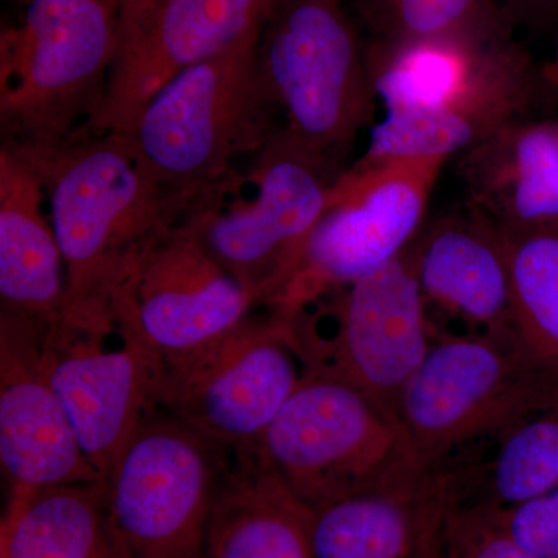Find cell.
<instances>
[{"label": "cell", "mask_w": 558, "mask_h": 558, "mask_svg": "<svg viewBox=\"0 0 558 558\" xmlns=\"http://www.w3.org/2000/svg\"><path fill=\"white\" fill-rule=\"evenodd\" d=\"M38 174L65 267L61 317L117 325L113 303L146 248L179 223L185 202L159 185L130 140L80 132L49 146L10 148Z\"/></svg>", "instance_id": "cell-1"}, {"label": "cell", "mask_w": 558, "mask_h": 558, "mask_svg": "<svg viewBox=\"0 0 558 558\" xmlns=\"http://www.w3.org/2000/svg\"><path fill=\"white\" fill-rule=\"evenodd\" d=\"M387 116L371 132L374 159L449 160L527 120L542 72L512 33L483 39L366 46Z\"/></svg>", "instance_id": "cell-2"}, {"label": "cell", "mask_w": 558, "mask_h": 558, "mask_svg": "<svg viewBox=\"0 0 558 558\" xmlns=\"http://www.w3.org/2000/svg\"><path fill=\"white\" fill-rule=\"evenodd\" d=\"M247 174L202 194L180 223L258 307L281 300L341 170L279 128Z\"/></svg>", "instance_id": "cell-3"}, {"label": "cell", "mask_w": 558, "mask_h": 558, "mask_svg": "<svg viewBox=\"0 0 558 558\" xmlns=\"http://www.w3.org/2000/svg\"><path fill=\"white\" fill-rule=\"evenodd\" d=\"M259 38L180 73L124 135L143 170L189 209L236 175V160L258 154L281 128L260 78Z\"/></svg>", "instance_id": "cell-4"}, {"label": "cell", "mask_w": 558, "mask_h": 558, "mask_svg": "<svg viewBox=\"0 0 558 558\" xmlns=\"http://www.w3.org/2000/svg\"><path fill=\"white\" fill-rule=\"evenodd\" d=\"M121 0H32L0 36L2 146L35 148L86 130L105 100Z\"/></svg>", "instance_id": "cell-5"}, {"label": "cell", "mask_w": 558, "mask_h": 558, "mask_svg": "<svg viewBox=\"0 0 558 558\" xmlns=\"http://www.w3.org/2000/svg\"><path fill=\"white\" fill-rule=\"evenodd\" d=\"M275 312L304 376L347 384L399 422L400 399L435 336L411 245L354 282L296 310Z\"/></svg>", "instance_id": "cell-6"}, {"label": "cell", "mask_w": 558, "mask_h": 558, "mask_svg": "<svg viewBox=\"0 0 558 558\" xmlns=\"http://www.w3.org/2000/svg\"><path fill=\"white\" fill-rule=\"evenodd\" d=\"M248 451L311 509L433 476L398 421L357 389L317 376H304Z\"/></svg>", "instance_id": "cell-7"}, {"label": "cell", "mask_w": 558, "mask_h": 558, "mask_svg": "<svg viewBox=\"0 0 558 558\" xmlns=\"http://www.w3.org/2000/svg\"><path fill=\"white\" fill-rule=\"evenodd\" d=\"M260 78L293 138L344 171L374 119L366 46L343 0H274L260 32Z\"/></svg>", "instance_id": "cell-8"}, {"label": "cell", "mask_w": 558, "mask_h": 558, "mask_svg": "<svg viewBox=\"0 0 558 558\" xmlns=\"http://www.w3.org/2000/svg\"><path fill=\"white\" fill-rule=\"evenodd\" d=\"M557 399L558 379L532 365L513 341L435 329L400 399L398 418L418 468L435 475L459 447L497 439Z\"/></svg>", "instance_id": "cell-9"}, {"label": "cell", "mask_w": 558, "mask_h": 558, "mask_svg": "<svg viewBox=\"0 0 558 558\" xmlns=\"http://www.w3.org/2000/svg\"><path fill=\"white\" fill-rule=\"evenodd\" d=\"M219 451L178 418H145L105 481L121 557L204 558L226 470Z\"/></svg>", "instance_id": "cell-10"}, {"label": "cell", "mask_w": 558, "mask_h": 558, "mask_svg": "<svg viewBox=\"0 0 558 558\" xmlns=\"http://www.w3.org/2000/svg\"><path fill=\"white\" fill-rule=\"evenodd\" d=\"M267 311L190 354L161 362L156 409L220 450L252 449L304 379L284 322Z\"/></svg>", "instance_id": "cell-11"}, {"label": "cell", "mask_w": 558, "mask_h": 558, "mask_svg": "<svg viewBox=\"0 0 558 558\" xmlns=\"http://www.w3.org/2000/svg\"><path fill=\"white\" fill-rule=\"evenodd\" d=\"M446 163L359 159L341 172L296 274L270 310H296L402 255L416 241Z\"/></svg>", "instance_id": "cell-12"}, {"label": "cell", "mask_w": 558, "mask_h": 558, "mask_svg": "<svg viewBox=\"0 0 558 558\" xmlns=\"http://www.w3.org/2000/svg\"><path fill=\"white\" fill-rule=\"evenodd\" d=\"M43 368L102 481L156 411L161 360L119 325L58 318L39 330Z\"/></svg>", "instance_id": "cell-13"}, {"label": "cell", "mask_w": 558, "mask_h": 558, "mask_svg": "<svg viewBox=\"0 0 558 558\" xmlns=\"http://www.w3.org/2000/svg\"><path fill=\"white\" fill-rule=\"evenodd\" d=\"M274 0H121L105 100L83 132L128 135L180 73L263 32Z\"/></svg>", "instance_id": "cell-14"}, {"label": "cell", "mask_w": 558, "mask_h": 558, "mask_svg": "<svg viewBox=\"0 0 558 558\" xmlns=\"http://www.w3.org/2000/svg\"><path fill=\"white\" fill-rule=\"evenodd\" d=\"M255 299L182 223L146 248L113 303L117 325L165 362L236 328Z\"/></svg>", "instance_id": "cell-15"}, {"label": "cell", "mask_w": 558, "mask_h": 558, "mask_svg": "<svg viewBox=\"0 0 558 558\" xmlns=\"http://www.w3.org/2000/svg\"><path fill=\"white\" fill-rule=\"evenodd\" d=\"M0 465L9 495L102 481L44 374L38 326L2 310Z\"/></svg>", "instance_id": "cell-16"}, {"label": "cell", "mask_w": 558, "mask_h": 558, "mask_svg": "<svg viewBox=\"0 0 558 558\" xmlns=\"http://www.w3.org/2000/svg\"><path fill=\"white\" fill-rule=\"evenodd\" d=\"M411 255L427 307L465 323V332L513 341L505 231L468 205L436 219Z\"/></svg>", "instance_id": "cell-17"}, {"label": "cell", "mask_w": 558, "mask_h": 558, "mask_svg": "<svg viewBox=\"0 0 558 558\" xmlns=\"http://www.w3.org/2000/svg\"><path fill=\"white\" fill-rule=\"evenodd\" d=\"M468 205L501 230L558 223V124H510L461 154Z\"/></svg>", "instance_id": "cell-18"}, {"label": "cell", "mask_w": 558, "mask_h": 558, "mask_svg": "<svg viewBox=\"0 0 558 558\" xmlns=\"http://www.w3.org/2000/svg\"><path fill=\"white\" fill-rule=\"evenodd\" d=\"M43 183L27 161L0 148V300L2 311L31 319L38 329L61 317L65 267Z\"/></svg>", "instance_id": "cell-19"}, {"label": "cell", "mask_w": 558, "mask_h": 558, "mask_svg": "<svg viewBox=\"0 0 558 558\" xmlns=\"http://www.w3.org/2000/svg\"><path fill=\"white\" fill-rule=\"evenodd\" d=\"M223 470L204 558H314L312 510L248 450Z\"/></svg>", "instance_id": "cell-20"}, {"label": "cell", "mask_w": 558, "mask_h": 558, "mask_svg": "<svg viewBox=\"0 0 558 558\" xmlns=\"http://www.w3.org/2000/svg\"><path fill=\"white\" fill-rule=\"evenodd\" d=\"M446 501V481L433 475L311 509L314 558H414Z\"/></svg>", "instance_id": "cell-21"}, {"label": "cell", "mask_w": 558, "mask_h": 558, "mask_svg": "<svg viewBox=\"0 0 558 558\" xmlns=\"http://www.w3.org/2000/svg\"><path fill=\"white\" fill-rule=\"evenodd\" d=\"M0 550L9 558H123L106 513L105 481L9 495Z\"/></svg>", "instance_id": "cell-22"}, {"label": "cell", "mask_w": 558, "mask_h": 558, "mask_svg": "<svg viewBox=\"0 0 558 558\" xmlns=\"http://www.w3.org/2000/svg\"><path fill=\"white\" fill-rule=\"evenodd\" d=\"M508 240L512 340L558 379V223L502 230Z\"/></svg>", "instance_id": "cell-23"}, {"label": "cell", "mask_w": 558, "mask_h": 558, "mask_svg": "<svg viewBox=\"0 0 558 558\" xmlns=\"http://www.w3.org/2000/svg\"><path fill=\"white\" fill-rule=\"evenodd\" d=\"M371 46L483 39L512 33L499 0H357Z\"/></svg>", "instance_id": "cell-24"}, {"label": "cell", "mask_w": 558, "mask_h": 558, "mask_svg": "<svg viewBox=\"0 0 558 558\" xmlns=\"http://www.w3.org/2000/svg\"><path fill=\"white\" fill-rule=\"evenodd\" d=\"M484 492L470 502L509 509L558 487V399L497 438Z\"/></svg>", "instance_id": "cell-25"}, {"label": "cell", "mask_w": 558, "mask_h": 558, "mask_svg": "<svg viewBox=\"0 0 558 558\" xmlns=\"http://www.w3.org/2000/svg\"><path fill=\"white\" fill-rule=\"evenodd\" d=\"M446 558H537L510 534L501 510L447 502L442 520Z\"/></svg>", "instance_id": "cell-26"}, {"label": "cell", "mask_w": 558, "mask_h": 558, "mask_svg": "<svg viewBox=\"0 0 558 558\" xmlns=\"http://www.w3.org/2000/svg\"><path fill=\"white\" fill-rule=\"evenodd\" d=\"M501 510L510 534L537 558H558V487Z\"/></svg>", "instance_id": "cell-27"}, {"label": "cell", "mask_w": 558, "mask_h": 558, "mask_svg": "<svg viewBox=\"0 0 558 558\" xmlns=\"http://www.w3.org/2000/svg\"><path fill=\"white\" fill-rule=\"evenodd\" d=\"M554 2L556 0H499L513 25L519 21L529 24V22L542 20L546 13H549Z\"/></svg>", "instance_id": "cell-28"}, {"label": "cell", "mask_w": 558, "mask_h": 558, "mask_svg": "<svg viewBox=\"0 0 558 558\" xmlns=\"http://www.w3.org/2000/svg\"><path fill=\"white\" fill-rule=\"evenodd\" d=\"M446 509L447 502L429 523L425 537L422 539L421 548H418L414 558H446L442 546V520Z\"/></svg>", "instance_id": "cell-29"}, {"label": "cell", "mask_w": 558, "mask_h": 558, "mask_svg": "<svg viewBox=\"0 0 558 558\" xmlns=\"http://www.w3.org/2000/svg\"><path fill=\"white\" fill-rule=\"evenodd\" d=\"M543 80H545L546 87L549 89L558 90V38L556 50H554L553 60L548 62L542 70Z\"/></svg>", "instance_id": "cell-30"}, {"label": "cell", "mask_w": 558, "mask_h": 558, "mask_svg": "<svg viewBox=\"0 0 558 558\" xmlns=\"http://www.w3.org/2000/svg\"><path fill=\"white\" fill-rule=\"evenodd\" d=\"M16 2H22L25 3V5H27V3H31L32 0H16Z\"/></svg>", "instance_id": "cell-31"}, {"label": "cell", "mask_w": 558, "mask_h": 558, "mask_svg": "<svg viewBox=\"0 0 558 558\" xmlns=\"http://www.w3.org/2000/svg\"><path fill=\"white\" fill-rule=\"evenodd\" d=\"M0 558H9V557H7L5 553H2V550H0Z\"/></svg>", "instance_id": "cell-32"}, {"label": "cell", "mask_w": 558, "mask_h": 558, "mask_svg": "<svg viewBox=\"0 0 558 558\" xmlns=\"http://www.w3.org/2000/svg\"><path fill=\"white\" fill-rule=\"evenodd\" d=\"M557 124H558V121H557Z\"/></svg>", "instance_id": "cell-33"}]
</instances>
